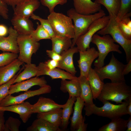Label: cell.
<instances>
[{
    "label": "cell",
    "mask_w": 131,
    "mask_h": 131,
    "mask_svg": "<svg viewBox=\"0 0 131 131\" xmlns=\"http://www.w3.org/2000/svg\"><path fill=\"white\" fill-rule=\"evenodd\" d=\"M131 0H121L120 6L115 19L119 22L124 16L130 12Z\"/></svg>",
    "instance_id": "cell-35"
},
{
    "label": "cell",
    "mask_w": 131,
    "mask_h": 131,
    "mask_svg": "<svg viewBox=\"0 0 131 131\" xmlns=\"http://www.w3.org/2000/svg\"><path fill=\"white\" fill-rule=\"evenodd\" d=\"M46 52L49 57L51 59L58 61L61 58V55L57 53L52 50H47Z\"/></svg>",
    "instance_id": "cell-42"
},
{
    "label": "cell",
    "mask_w": 131,
    "mask_h": 131,
    "mask_svg": "<svg viewBox=\"0 0 131 131\" xmlns=\"http://www.w3.org/2000/svg\"><path fill=\"white\" fill-rule=\"evenodd\" d=\"M41 4L47 7L50 13L54 11L55 6L58 5H63L66 3L67 0H40Z\"/></svg>",
    "instance_id": "cell-39"
},
{
    "label": "cell",
    "mask_w": 131,
    "mask_h": 131,
    "mask_svg": "<svg viewBox=\"0 0 131 131\" xmlns=\"http://www.w3.org/2000/svg\"><path fill=\"white\" fill-rule=\"evenodd\" d=\"M59 127L55 126L43 119L37 118L26 129L27 131H60Z\"/></svg>",
    "instance_id": "cell-28"
},
{
    "label": "cell",
    "mask_w": 131,
    "mask_h": 131,
    "mask_svg": "<svg viewBox=\"0 0 131 131\" xmlns=\"http://www.w3.org/2000/svg\"><path fill=\"white\" fill-rule=\"evenodd\" d=\"M131 98V88L125 82H107L104 84L97 99L102 103L111 101L116 104L128 101Z\"/></svg>",
    "instance_id": "cell-1"
},
{
    "label": "cell",
    "mask_w": 131,
    "mask_h": 131,
    "mask_svg": "<svg viewBox=\"0 0 131 131\" xmlns=\"http://www.w3.org/2000/svg\"><path fill=\"white\" fill-rule=\"evenodd\" d=\"M130 12L124 16L119 22L118 26L122 34L126 39L131 40V20Z\"/></svg>",
    "instance_id": "cell-33"
},
{
    "label": "cell",
    "mask_w": 131,
    "mask_h": 131,
    "mask_svg": "<svg viewBox=\"0 0 131 131\" xmlns=\"http://www.w3.org/2000/svg\"><path fill=\"white\" fill-rule=\"evenodd\" d=\"M38 71L37 66L34 64L31 63L25 65L23 71L18 74L12 83L19 82L29 79L36 76Z\"/></svg>",
    "instance_id": "cell-31"
},
{
    "label": "cell",
    "mask_w": 131,
    "mask_h": 131,
    "mask_svg": "<svg viewBox=\"0 0 131 131\" xmlns=\"http://www.w3.org/2000/svg\"><path fill=\"white\" fill-rule=\"evenodd\" d=\"M8 29L5 25L0 24V37H5L8 33Z\"/></svg>",
    "instance_id": "cell-47"
},
{
    "label": "cell",
    "mask_w": 131,
    "mask_h": 131,
    "mask_svg": "<svg viewBox=\"0 0 131 131\" xmlns=\"http://www.w3.org/2000/svg\"><path fill=\"white\" fill-rule=\"evenodd\" d=\"M60 89L64 93L68 92L69 98L80 97L81 90L78 77L69 81L61 80Z\"/></svg>",
    "instance_id": "cell-22"
},
{
    "label": "cell",
    "mask_w": 131,
    "mask_h": 131,
    "mask_svg": "<svg viewBox=\"0 0 131 131\" xmlns=\"http://www.w3.org/2000/svg\"><path fill=\"white\" fill-rule=\"evenodd\" d=\"M78 78L81 88L80 97L84 102V106L93 104V95L88 79L80 75Z\"/></svg>",
    "instance_id": "cell-27"
},
{
    "label": "cell",
    "mask_w": 131,
    "mask_h": 131,
    "mask_svg": "<svg viewBox=\"0 0 131 131\" xmlns=\"http://www.w3.org/2000/svg\"><path fill=\"white\" fill-rule=\"evenodd\" d=\"M37 24L36 29L33 30L30 35L32 38L37 42L42 39H50L51 37L49 34L41 25L38 22Z\"/></svg>",
    "instance_id": "cell-34"
},
{
    "label": "cell",
    "mask_w": 131,
    "mask_h": 131,
    "mask_svg": "<svg viewBox=\"0 0 131 131\" xmlns=\"http://www.w3.org/2000/svg\"><path fill=\"white\" fill-rule=\"evenodd\" d=\"M24 63L17 58L10 63L0 67V85L9 81L16 75Z\"/></svg>",
    "instance_id": "cell-18"
},
{
    "label": "cell",
    "mask_w": 131,
    "mask_h": 131,
    "mask_svg": "<svg viewBox=\"0 0 131 131\" xmlns=\"http://www.w3.org/2000/svg\"><path fill=\"white\" fill-rule=\"evenodd\" d=\"M4 111L0 110V131H4L5 120Z\"/></svg>",
    "instance_id": "cell-45"
},
{
    "label": "cell",
    "mask_w": 131,
    "mask_h": 131,
    "mask_svg": "<svg viewBox=\"0 0 131 131\" xmlns=\"http://www.w3.org/2000/svg\"><path fill=\"white\" fill-rule=\"evenodd\" d=\"M65 105V104H59L51 98L41 97L36 103L32 105V112L33 113L46 112L57 108H62Z\"/></svg>",
    "instance_id": "cell-21"
},
{
    "label": "cell",
    "mask_w": 131,
    "mask_h": 131,
    "mask_svg": "<svg viewBox=\"0 0 131 131\" xmlns=\"http://www.w3.org/2000/svg\"><path fill=\"white\" fill-rule=\"evenodd\" d=\"M19 73L15 75L12 78L7 82L0 85V102L8 95V92L10 87L14 81Z\"/></svg>",
    "instance_id": "cell-40"
},
{
    "label": "cell",
    "mask_w": 131,
    "mask_h": 131,
    "mask_svg": "<svg viewBox=\"0 0 131 131\" xmlns=\"http://www.w3.org/2000/svg\"><path fill=\"white\" fill-rule=\"evenodd\" d=\"M32 106V105L29 102H24L6 106H0V110L11 112L18 114L23 122L25 123L33 114Z\"/></svg>",
    "instance_id": "cell-15"
},
{
    "label": "cell",
    "mask_w": 131,
    "mask_h": 131,
    "mask_svg": "<svg viewBox=\"0 0 131 131\" xmlns=\"http://www.w3.org/2000/svg\"><path fill=\"white\" fill-rule=\"evenodd\" d=\"M17 54L4 52L0 54V67L7 65L17 58Z\"/></svg>",
    "instance_id": "cell-38"
},
{
    "label": "cell",
    "mask_w": 131,
    "mask_h": 131,
    "mask_svg": "<svg viewBox=\"0 0 131 131\" xmlns=\"http://www.w3.org/2000/svg\"><path fill=\"white\" fill-rule=\"evenodd\" d=\"M37 67L38 71L36 76L47 75L50 76L52 80L60 79L61 80H70L77 77L75 75L58 68L49 69L43 62H40Z\"/></svg>",
    "instance_id": "cell-13"
},
{
    "label": "cell",
    "mask_w": 131,
    "mask_h": 131,
    "mask_svg": "<svg viewBox=\"0 0 131 131\" xmlns=\"http://www.w3.org/2000/svg\"><path fill=\"white\" fill-rule=\"evenodd\" d=\"M17 41L19 50L17 58L26 64L31 63L32 55L38 50L40 43L29 35L19 34Z\"/></svg>",
    "instance_id": "cell-8"
},
{
    "label": "cell",
    "mask_w": 131,
    "mask_h": 131,
    "mask_svg": "<svg viewBox=\"0 0 131 131\" xmlns=\"http://www.w3.org/2000/svg\"><path fill=\"white\" fill-rule=\"evenodd\" d=\"M51 86L47 84L36 90H27L17 96H14L11 94L7 95L0 102V106L5 107L22 103L28 98L41 94L49 93L51 91Z\"/></svg>",
    "instance_id": "cell-10"
},
{
    "label": "cell",
    "mask_w": 131,
    "mask_h": 131,
    "mask_svg": "<svg viewBox=\"0 0 131 131\" xmlns=\"http://www.w3.org/2000/svg\"><path fill=\"white\" fill-rule=\"evenodd\" d=\"M7 5L12 6L14 8L16 5L28 0H2Z\"/></svg>",
    "instance_id": "cell-44"
},
{
    "label": "cell",
    "mask_w": 131,
    "mask_h": 131,
    "mask_svg": "<svg viewBox=\"0 0 131 131\" xmlns=\"http://www.w3.org/2000/svg\"><path fill=\"white\" fill-rule=\"evenodd\" d=\"M47 82L44 77L40 78L36 76L26 81L16 83L14 85H11L8 91V95L27 91L34 86L38 85L40 87H43L47 85Z\"/></svg>",
    "instance_id": "cell-14"
},
{
    "label": "cell",
    "mask_w": 131,
    "mask_h": 131,
    "mask_svg": "<svg viewBox=\"0 0 131 131\" xmlns=\"http://www.w3.org/2000/svg\"><path fill=\"white\" fill-rule=\"evenodd\" d=\"M11 21L19 34L30 35L35 30L33 23L29 18L14 15Z\"/></svg>",
    "instance_id": "cell-19"
},
{
    "label": "cell",
    "mask_w": 131,
    "mask_h": 131,
    "mask_svg": "<svg viewBox=\"0 0 131 131\" xmlns=\"http://www.w3.org/2000/svg\"><path fill=\"white\" fill-rule=\"evenodd\" d=\"M62 110V108H58L38 113L37 117L44 119L52 125L59 127L61 124Z\"/></svg>",
    "instance_id": "cell-25"
},
{
    "label": "cell",
    "mask_w": 131,
    "mask_h": 131,
    "mask_svg": "<svg viewBox=\"0 0 131 131\" xmlns=\"http://www.w3.org/2000/svg\"><path fill=\"white\" fill-rule=\"evenodd\" d=\"M74 9L78 13L90 15L98 12L101 9V5L91 0H73Z\"/></svg>",
    "instance_id": "cell-17"
},
{
    "label": "cell",
    "mask_w": 131,
    "mask_h": 131,
    "mask_svg": "<svg viewBox=\"0 0 131 131\" xmlns=\"http://www.w3.org/2000/svg\"><path fill=\"white\" fill-rule=\"evenodd\" d=\"M85 118L79 124L75 131H87L88 124L85 123Z\"/></svg>",
    "instance_id": "cell-46"
},
{
    "label": "cell",
    "mask_w": 131,
    "mask_h": 131,
    "mask_svg": "<svg viewBox=\"0 0 131 131\" xmlns=\"http://www.w3.org/2000/svg\"><path fill=\"white\" fill-rule=\"evenodd\" d=\"M109 20V16H105L94 21L90 25L86 32L77 39L75 45L79 51H83L90 48V45L93 35L104 28Z\"/></svg>",
    "instance_id": "cell-9"
},
{
    "label": "cell",
    "mask_w": 131,
    "mask_h": 131,
    "mask_svg": "<svg viewBox=\"0 0 131 131\" xmlns=\"http://www.w3.org/2000/svg\"><path fill=\"white\" fill-rule=\"evenodd\" d=\"M21 123L18 119L10 116L5 122L4 131H19Z\"/></svg>",
    "instance_id": "cell-36"
},
{
    "label": "cell",
    "mask_w": 131,
    "mask_h": 131,
    "mask_svg": "<svg viewBox=\"0 0 131 131\" xmlns=\"http://www.w3.org/2000/svg\"><path fill=\"white\" fill-rule=\"evenodd\" d=\"M97 46L98 51V59L94 63L95 67L99 68L103 66L104 60L108 54L111 52H116L121 54L119 45L115 43V41L110 35L106 34L100 36L98 34L93 36L91 42Z\"/></svg>",
    "instance_id": "cell-4"
},
{
    "label": "cell",
    "mask_w": 131,
    "mask_h": 131,
    "mask_svg": "<svg viewBox=\"0 0 131 131\" xmlns=\"http://www.w3.org/2000/svg\"><path fill=\"white\" fill-rule=\"evenodd\" d=\"M79 59L77 61L80 70V75L88 79L89 72L92 63L98 56V51L94 47L89 48L86 50L79 51Z\"/></svg>",
    "instance_id": "cell-11"
},
{
    "label": "cell",
    "mask_w": 131,
    "mask_h": 131,
    "mask_svg": "<svg viewBox=\"0 0 131 131\" xmlns=\"http://www.w3.org/2000/svg\"><path fill=\"white\" fill-rule=\"evenodd\" d=\"M52 50L60 55L71 47V39L55 36L51 38Z\"/></svg>",
    "instance_id": "cell-26"
},
{
    "label": "cell",
    "mask_w": 131,
    "mask_h": 131,
    "mask_svg": "<svg viewBox=\"0 0 131 131\" xmlns=\"http://www.w3.org/2000/svg\"><path fill=\"white\" fill-rule=\"evenodd\" d=\"M109 20L106 25L98 31L97 33L102 35H110L115 41L123 48L125 53L126 62L131 59V40L126 39L120 30L116 17L109 16Z\"/></svg>",
    "instance_id": "cell-6"
},
{
    "label": "cell",
    "mask_w": 131,
    "mask_h": 131,
    "mask_svg": "<svg viewBox=\"0 0 131 131\" xmlns=\"http://www.w3.org/2000/svg\"><path fill=\"white\" fill-rule=\"evenodd\" d=\"M94 2L103 5L107 10L109 16L116 17L120 9L121 0H95Z\"/></svg>",
    "instance_id": "cell-32"
},
{
    "label": "cell",
    "mask_w": 131,
    "mask_h": 131,
    "mask_svg": "<svg viewBox=\"0 0 131 131\" xmlns=\"http://www.w3.org/2000/svg\"><path fill=\"white\" fill-rule=\"evenodd\" d=\"M127 110L128 114L131 116V98L128 100V104L127 106Z\"/></svg>",
    "instance_id": "cell-50"
},
{
    "label": "cell",
    "mask_w": 131,
    "mask_h": 131,
    "mask_svg": "<svg viewBox=\"0 0 131 131\" xmlns=\"http://www.w3.org/2000/svg\"><path fill=\"white\" fill-rule=\"evenodd\" d=\"M74 104L73 115L70 118L71 129L72 131H76L85 117H83L82 114L84 105V101L80 97L77 98Z\"/></svg>",
    "instance_id": "cell-23"
},
{
    "label": "cell",
    "mask_w": 131,
    "mask_h": 131,
    "mask_svg": "<svg viewBox=\"0 0 131 131\" xmlns=\"http://www.w3.org/2000/svg\"><path fill=\"white\" fill-rule=\"evenodd\" d=\"M8 33L7 37H0V50L18 54L19 50L17 39L19 34L12 26L8 28Z\"/></svg>",
    "instance_id": "cell-12"
},
{
    "label": "cell",
    "mask_w": 131,
    "mask_h": 131,
    "mask_svg": "<svg viewBox=\"0 0 131 131\" xmlns=\"http://www.w3.org/2000/svg\"><path fill=\"white\" fill-rule=\"evenodd\" d=\"M127 123L126 131H131V116L129 118Z\"/></svg>",
    "instance_id": "cell-49"
},
{
    "label": "cell",
    "mask_w": 131,
    "mask_h": 131,
    "mask_svg": "<svg viewBox=\"0 0 131 131\" xmlns=\"http://www.w3.org/2000/svg\"><path fill=\"white\" fill-rule=\"evenodd\" d=\"M8 10L7 5L0 0V15L5 19H8Z\"/></svg>",
    "instance_id": "cell-41"
},
{
    "label": "cell",
    "mask_w": 131,
    "mask_h": 131,
    "mask_svg": "<svg viewBox=\"0 0 131 131\" xmlns=\"http://www.w3.org/2000/svg\"><path fill=\"white\" fill-rule=\"evenodd\" d=\"M31 18L34 20H37L40 23L41 25L43 28L48 33L51 38L56 35L54 33L51 25L47 19H44L40 16L33 13L31 16Z\"/></svg>",
    "instance_id": "cell-37"
},
{
    "label": "cell",
    "mask_w": 131,
    "mask_h": 131,
    "mask_svg": "<svg viewBox=\"0 0 131 131\" xmlns=\"http://www.w3.org/2000/svg\"><path fill=\"white\" fill-rule=\"evenodd\" d=\"M111 121L100 128L98 131H124L126 129L128 120L121 117L111 119Z\"/></svg>",
    "instance_id": "cell-29"
},
{
    "label": "cell",
    "mask_w": 131,
    "mask_h": 131,
    "mask_svg": "<svg viewBox=\"0 0 131 131\" xmlns=\"http://www.w3.org/2000/svg\"><path fill=\"white\" fill-rule=\"evenodd\" d=\"M116 58L112 53L109 63L99 68L95 67V71L101 80L103 82L106 79H110L112 82H125L123 71L124 66Z\"/></svg>",
    "instance_id": "cell-7"
},
{
    "label": "cell",
    "mask_w": 131,
    "mask_h": 131,
    "mask_svg": "<svg viewBox=\"0 0 131 131\" xmlns=\"http://www.w3.org/2000/svg\"><path fill=\"white\" fill-rule=\"evenodd\" d=\"M78 52L79 50L77 47L74 46L62 53L61 55V58L58 61V68L75 75L77 71L74 65L73 57L74 54Z\"/></svg>",
    "instance_id": "cell-16"
},
{
    "label": "cell",
    "mask_w": 131,
    "mask_h": 131,
    "mask_svg": "<svg viewBox=\"0 0 131 131\" xmlns=\"http://www.w3.org/2000/svg\"><path fill=\"white\" fill-rule=\"evenodd\" d=\"M44 63L48 68L50 69L58 67V61L52 59L48 60Z\"/></svg>",
    "instance_id": "cell-43"
},
{
    "label": "cell",
    "mask_w": 131,
    "mask_h": 131,
    "mask_svg": "<svg viewBox=\"0 0 131 131\" xmlns=\"http://www.w3.org/2000/svg\"><path fill=\"white\" fill-rule=\"evenodd\" d=\"M38 0H28L16 5L13 8L14 15L29 18L39 7Z\"/></svg>",
    "instance_id": "cell-20"
},
{
    "label": "cell",
    "mask_w": 131,
    "mask_h": 131,
    "mask_svg": "<svg viewBox=\"0 0 131 131\" xmlns=\"http://www.w3.org/2000/svg\"><path fill=\"white\" fill-rule=\"evenodd\" d=\"M67 16L73 21L74 29V35L71 47L74 46L77 39L85 33L91 24L96 20L106 15L104 11L101 9L98 12L90 15H83L77 13L74 8L67 10Z\"/></svg>",
    "instance_id": "cell-3"
},
{
    "label": "cell",
    "mask_w": 131,
    "mask_h": 131,
    "mask_svg": "<svg viewBox=\"0 0 131 131\" xmlns=\"http://www.w3.org/2000/svg\"><path fill=\"white\" fill-rule=\"evenodd\" d=\"M103 103L104 105L101 107H98L94 104L84 106L85 115L89 116L94 114L111 120L128 115L127 107L128 101H123L118 105L112 104L108 101H105Z\"/></svg>",
    "instance_id": "cell-2"
},
{
    "label": "cell",
    "mask_w": 131,
    "mask_h": 131,
    "mask_svg": "<svg viewBox=\"0 0 131 131\" xmlns=\"http://www.w3.org/2000/svg\"><path fill=\"white\" fill-rule=\"evenodd\" d=\"M76 100L75 97L69 98L64 106L62 108V123L61 127L63 130L68 127L70 116L73 112V106Z\"/></svg>",
    "instance_id": "cell-30"
},
{
    "label": "cell",
    "mask_w": 131,
    "mask_h": 131,
    "mask_svg": "<svg viewBox=\"0 0 131 131\" xmlns=\"http://www.w3.org/2000/svg\"><path fill=\"white\" fill-rule=\"evenodd\" d=\"M127 63L124 65L123 68V74L124 75L128 74L131 71V59Z\"/></svg>",
    "instance_id": "cell-48"
},
{
    "label": "cell",
    "mask_w": 131,
    "mask_h": 131,
    "mask_svg": "<svg viewBox=\"0 0 131 131\" xmlns=\"http://www.w3.org/2000/svg\"><path fill=\"white\" fill-rule=\"evenodd\" d=\"M47 18L56 36L74 38V27L72 20L70 17L54 11L50 13Z\"/></svg>",
    "instance_id": "cell-5"
},
{
    "label": "cell",
    "mask_w": 131,
    "mask_h": 131,
    "mask_svg": "<svg viewBox=\"0 0 131 131\" xmlns=\"http://www.w3.org/2000/svg\"><path fill=\"white\" fill-rule=\"evenodd\" d=\"M88 79L92 93L93 99L96 100L100 94L104 83L100 79L94 69L91 67L89 72Z\"/></svg>",
    "instance_id": "cell-24"
}]
</instances>
